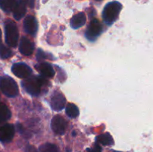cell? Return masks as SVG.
Wrapping results in <instances>:
<instances>
[{
	"mask_svg": "<svg viewBox=\"0 0 153 152\" xmlns=\"http://www.w3.org/2000/svg\"><path fill=\"white\" fill-rule=\"evenodd\" d=\"M37 152H58L56 146L51 143H46L40 146Z\"/></svg>",
	"mask_w": 153,
	"mask_h": 152,
	"instance_id": "19",
	"label": "cell"
},
{
	"mask_svg": "<svg viewBox=\"0 0 153 152\" xmlns=\"http://www.w3.org/2000/svg\"><path fill=\"white\" fill-rule=\"evenodd\" d=\"M19 50L22 55H25V56H29L33 53L34 44L27 37H23L20 40Z\"/></svg>",
	"mask_w": 153,
	"mask_h": 152,
	"instance_id": "12",
	"label": "cell"
},
{
	"mask_svg": "<svg viewBox=\"0 0 153 152\" xmlns=\"http://www.w3.org/2000/svg\"><path fill=\"white\" fill-rule=\"evenodd\" d=\"M97 1H100V0H97Z\"/></svg>",
	"mask_w": 153,
	"mask_h": 152,
	"instance_id": "24",
	"label": "cell"
},
{
	"mask_svg": "<svg viewBox=\"0 0 153 152\" xmlns=\"http://www.w3.org/2000/svg\"><path fill=\"white\" fill-rule=\"evenodd\" d=\"M16 0H0V7L4 12H10L13 10Z\"/></svg>",
	"mask_w": 153,
	"mask_h": 152,
	"instance_id": "17",
	"label": "cell"
},
{
	"mask_svg": "<svg viewBox=\"0 0 153 152\" xmlns=\"http://www.w3.org/2000/svg\"><path fill=\"white\" fill-rule=\"evenodd\" d=\"M12 72L19 78H27L32 73L31 69L24 63H17L12 66Z\"/></svg>",
	"mask_w": 153,
	"mask_h": 152,
	"instance_id": "7",
	"label": "cell"
},
{
	"mask_svg": "<svg viewBox=\"0 0 153 152\" xmlns=\"http://www.w3.org/2000/svg\"><path fill=\"white\" fill-rule=\"evenodd\" d=\"M102 31V27L100 21L97 19H94L91 21V23L87 29L85 35L88 40L94 41L100 36Z\"/></svg>",
	"mask_w": 153,
	"mask_h": 152,
	"instance_id": "5",
	"label": "cell"
},
{
	"mask_svg": "<svg viewBox=\"0 0 153 152\" xmlns=\"http://www.w3.org/2000/svg\"><path fill=\"white\" fill-rule=\"evenodd\" d=\"M11 116L10 110L3 103H0V124H2L8 120Z\"/></svg>",
	"mask_w": 153,
	"mask_h": 152,
	"instance_id": "15",
	"label": "cell"
},
{
	"mask_svg": "<svg viewBox=\"0 0 153 152\" xmlns=\"http://www.w3.org/2000/svg\"><path fill=\"white\" fill-rule=\"evenodd\" d=\"M122 4L119 1H111L108 3L102 11V18L108 25H111L119 17L122 10Z\"/></svg>",
	"mask_w": 153,
	"mask_h": 152,
	"instance_id": "2",
	"label": "cell"
},
{
	"mask_svg": "<svg viewBox=\"0 0 153 152\" xmlns=\"http://www.w3.org/2000/svg\"><path fill=\"white\" fill-rule=\"evenodd\" d=\"M26 3L24 0H16L13 9V17L16 20H19L26 13Z\"/></svg>",
	"mask_w": 153,
	"mask_h": 152,
	"instance_id": "11",
	"label": "cell"
},
{
	"mask_svg": "<svg viewBox=\"0 0 153 152\" xmlns=\"http://www.w3.org/2000/svg\"><path fill=\"white\" fill-rule=\"evenodd\" d=\"M26 3L27 5H28L29 7H34V0H24Z\"/></svg>",
	"mask_w": 153,
	"mask_h": 152,
	"instance_id": "22",
	"label": "cell"
},
{
	"mask_svg": "<svg viewBox=\"0 0 153 152\" xmlns=\"http://www.w3.org/2000/svg\"><path fill=\"white\" fill-rule=\"evenodd\" d=\"M88 152H102V149L99 145H96L92 149H88Z\"/></svg>",
	"mask_w": 153,
	"mask_h": 152,
	"instance_id": "21",
	"label": "cell"
},
{
	"mask_svg": "<svg viewBox=\"0 0 153 152\" xmlns=\"http://www.w3.org/2000/svg\"><path fill=\"white\" fill-rule=\"evenodd\" d=\"M12 55H13V53L10 49H8L2 44L0 46V58H2V59H7V58L11 57Z\"/></svg>",
	"mask_w": 153,
	"mask_h": 152,
	"instance_id": "20",
	"label": "cell"
},
{
	"mask_svg": "<svg viewBox=\"0 0 153 152\" xmlns=\"http://www.w3.org/2000/svg\"><path fill=\"white\" fill-rule=\"evenodd\" d=\"M86 22V16L85 14L82 12L77 13V14L74 15L73 16V18L71 19L70 21V25L71 27L74 29H77V28H81L82 26H83L84 25Z\"/></svg>",
	"mask_w": 153,
	"mask_h": 152,
	"instance_id": "14",
	"label": "cell"
},
{
	"mask_svg": "<svg viewBox=\"0 0 153 152\" xmlns=\"http://www.w3.org/2000/svg\"><path fill=\"white\" fill-rule=\"evenodd\" d=\"M1 45V29H0V46Z\"/></svg>",
	"mask_w": 153,
	"mask_h": 152,
	"instance_id": "23",
	"label": "cell"
},
{
	"mask_svg": "<svg viewBox=\"0 0 153 152\" xmlns=\"http://www.w3.org/2000/svg\"><path fill=\"white\" fill-rule=\"evenodd\" d=\"M97 142L105 146L111 145L114 144L113 138H112L111 136L109 134H108V133L98 136V137H97Z\"/></svg>",
	"mask_w": 153,
	"mask_h": 152,
	"instance_id": "16",
	"label": "cell"
},
{
	"mask_svg": "<svg viewBox=\"0 0 153 152\" xmlns=\"http://www.w3.org/2000/svg\"><path fill=\"white\" fill-rule=\"evenodd\" d=\"M36 69L40 73V75L45 77L51 78L55 75V70L48 63H41L36 66Z\"/></svg>",
	"mask_w": 153,
	"mask_h": 152,
	"instance_id": "13",
	"label": "cell"
},
{
	"mask_svg": "<svg viewBox=\"0 0 153 152\" xmlns=\"http://www.w3.org/2000/svg\"><path fill=\"white\" fill-rule=\"evenodd\" d=\"M47 80L43 76H36V77H27L22 83V86L28 93L33 96H37L40 93L41 87L46 84Z\"/></svg>",
	"mask_w": 153,
	"mask_h": 152,
	"instance_id": "1",
	"label": "cell"
},
{
	"mask_svg": "<svg viewBox=\"0 0 153 152\" xmlns=\"http://www.w3.org/2000/svg\"><path fill=\"white\" fill-rule=\"evenodd\" d=\"M5 41L9 46L16 47L19 39V31L16 24L12 21H7L4 26Z\"/></svg>",
	"mask_w": 153,
	"mask_h": 152,
	"instance_id": "4",
	"label": "cell"
},
{
	"mask_svg": "<svg viewBox=\"0 0 153 152\" xmlns=\"http://www.w3.org/2000/svg\"><path fill=\"white\" fill-rule=\"evenodd\" d=\"M51 127L55 134L58 135H63L67 130V122L62 116L57 115L52 119Z\"/></svg>",
	"mask_w": 153,
	"mask_h": 152,
	"instance_id": "6",
	"label": "cell"
},
{
	"mask_svg": "<svg viewBox=\"0 0 153 152\" xmlns=\"http://www.w3.org/2000/svg\"><path fill=\"white\" fill-rule=\"evenodd\" d=\"M0 88L3 93L10 98L16 96L19 93V89L16 81L9 76L0 77Z\"/></svg>",
	"mask_w": 153,
	"mask_h": 152,
	"instance_id": "3",
	"label": "cell"
},
{
	"mask_svg": "<svg viewBox=\"0 0 153 152\" xmlns=\"http://www.w3.org/2000/svg\"><path fill=\"white\" fill-rule=\"evenodd\" d=\"M65 104L66 98L61 92H55L51 97L50 105L54 110L60 111L64 108Z\"/></svg>",
	"mask_w": 153,
	"mask_h": 152,
	"instance_id": "8",
	"label": "cell"
},
{
	"mask_svg": "<svg viewBox=\"0 0 153 152\" xmlns=\"http://www.w3.org/2000/svg\"><path fill=\"white\" fill-rule=\"evenodd\" d=\"M15 130L13 125L5 124L0 128V141L8 142L11 141L14 136Z\"/></svg>",
	"mask_w": 153,
	"mask_h": 152,
	"instance_id": "9",
	"label": "cell"
},
{
	"mask_svg": "<svg viewBox=\"0 0 153 152\" xmlns=\"http://www.w3.org/2000/svg\"><path fill=\"white\" fill-rule=\"evenodd\" d=\"M23 26L27 34L34 36L37 33V28H38L37 19L33 16H26L24 19Z\"/></svg>",
	"mask_w": 153,
	"mask_h": 152,
	"instance_id": "10",
	"label": "cell"
},
{
	"mask_svg": "<svg viewBox=\"0 0 153 152\" xmlns=\"http://www.w3.org/2000/svg\"><path fill=\"white\" fill-rule=\"evenodd\" d=\"M66 113L70 118H76L79 114V110L74 104H69L66 107Z\"/></svg>",
	"mask_w": 153,
	"mask_h": 152,
	"instance_id": "18",
	"label": "cell"
}]
</instances>
